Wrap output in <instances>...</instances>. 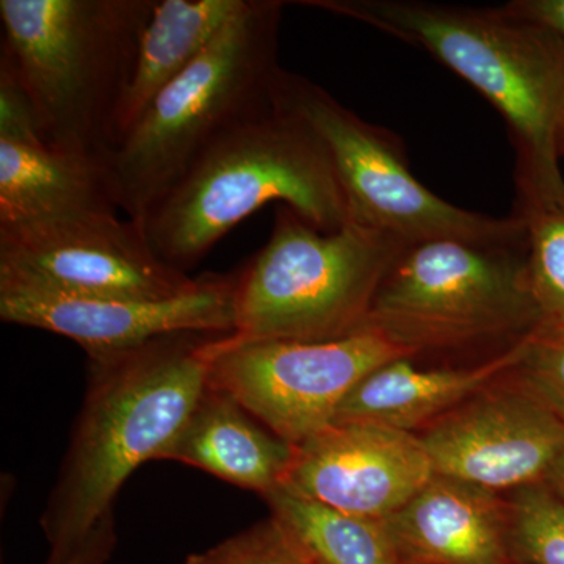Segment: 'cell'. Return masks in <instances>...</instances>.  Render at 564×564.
<instances>
[{"mask_svg":"<svg viewBox=\"0 0 564 564\" xmlns=\"http://www.w3.org/2000/svg\"><path fill=\"white\" fill-rule=\"evenodd\" d=\"M433 477L417 433L343 423L296 445L282 488L343 513L384 521Z\"/></svg>","mask_w":564,"mask_h":564,"instance_id":"cell-13","label":"cell"},{"mask_svg":"<svg viewBox=\"0 0 564 564\" xmlns=\"http://www.w3.org/2000/svg\"><path fill=\"white\" fill-rule=\"evenodd\" d=\"M245 3L247 0H154L115 117L111 148L131 131L158 95L209 47Z\"/></svg>","mask_w":564,"mask_h":564,"instance_id":"cell-18","label":"cell"},{"mask_svg":"<svg viewBox=\"0 0 564 564\" xmlns=\"http://www.w3.org/2000/svg\"><path fill=\"white\" fill-rule=\"evenodd\" d=\"M543 484L564 502V452L552 464L551 469H549L547 475L544 477Z\"/></svg>","mask_w":564,"mask_h":564,"instance_id":"cell-27","label":"cell"},{"mask_svg":"<svg viewBox=\"0 0 564 564\" xmlns=\"http://www.w3.org/2000/svg\"><path fill=\"white\" fill-rule=\"evenodd\" d=\"M236 273L203 274L184 295L159 302L96 300L0 276V318L68 337L88 358L174 333L232 334Z\"/></svg>","mask_w":564,"mask_h":564,"instance_id":"cell-12","label":"cell"},{"mask_svg":"<svg viewBox=\"0 0 564 564\" xmlns=\"http://www.w3.org/2000/svg\"><path fill=\"white\" fill-rule=\"evenodd\" d=\"M558 144H560V154H562V158H563V155H564V107H563L562 122H560Z\"/></svg>","mask_w":564,"mask_h":564,"instance_id":"cell-28","label":"cell"},{"mask_svg":"<svg viewBox=\"0 0 564 564\" xmlns=\"http://www.w3.org/2000/svg\"><path fill=\"white\" fill-rule=\"evenodd\" d=\"M0 276L80 299L128 302L174 299L199 282L162 261L143 226L117 212L0 226Z\"/></svg>","mask_w":564,"mask_h":564,"instance_id":"cell-10","label":"cell"},{"mask_svg":"<svg viewBox=\"0 0 564 564\" xmlns=\"http://www.w3.org/2000/svg\"><path fill=\"white\" fill-rule=\"evenodd\" d=\"M182 564H313L295 538L272 514Z\"/></svg>","mask_w":564,"mask_h":564,"instance_id":"cell-22","label":"cell"},{"mask_svg":"<svg viewBox=\"0 0 564 564\" xmlns=\"http://www.w3.org/2000/svg\"><path fill=\"white\" fill-rule=\"evenodd\" d=\"M285 3L247 0L131 131L102 155L111 198L143 223L212 143L274 106L282 69L278 33Z\"/></svg>","mask_w":564,"mask_h":564,"instance_id":"cell-4","label":"cell"},{"mask_svg":"<svg viewBox=\"0 0 564 564\" xmlns=\"http://www.w3.org/2000/svg\"><path fill=\"white\" fill-rule=\"evenodd\" d=\"M511 377L564 422V334L534 332Z\"/></svg>","mask_w":564,"mask_h":564,"instance_id":"cell-23","label":"cell"},{"mask_svg":"<svg viewBox=\"0 0 564 564\" xmlns=\"http://www.w3.org/2000/svg\"><path fill=\"white\" fill-rule=\"evenodd\" d=\"M293 456L295 445L267 429L229 393L207 384L161 459L198 467L265 499L284 485Z\"/></svg>","mask_w":564,"mask_h":564,"instance_id":"cell-16","label":"cell"},{"mask_svg":"<svg viewBox=\"0 0 564 564\" xmlns=\"http://www.w3.org/2000/svg\"><path fill=\"white\" fill-rule=\"evenodd\" d=\"M154 0H0V65L28 95L41 139L101 159L113 144Z\"/></svg>","mask_w":564,"mask_h":564,"instance_id":"cell-5","label":"cell"},{"mask_svg":"<svg viewBox=\"0 0 564 564\" xmlns=\"http://www.w3.org/2000/svg\"><path fill=\"white\" fill-rule=\"evenodd\" d=\"M513 558L524 564H564V502L544 484L508 494Z\"/></svg>","mask_w":564,"mask_h":564,"instance_id":"cell-21","label":"cell"},{"mask_svg":"<svg viewBox=\"0 0 564 564\" xmlns=\"http://www.w3.org/2000/svg\"><path fill=\"white\" fill-rule=\"evenodd\" d=\"M221 336L174 333L88 358L84 403L40 519L51 549L84 538L141 464L161 459L209 384Z\"/></svg>","mask_w":564,"mask_h":564,"instance_id":"cell-1","label":"cell"},{"mask_svg":"<svg viewBox=\"0 0 564 564\" xmlns=\"http://www.w3.org/2000/svg\"><path fill=\"white\" fill-rule=\"evenodd\" d=\"M386 529L404 564H508L510 503L489 491L434 474Z\"/></svg>","mask_w":564,"mask_h":564,"instance_id":"cell-14","label":"cell"},{"mask_svg":"<svg viewBox=\"0 0 564 564\" xmlns=\"http://www.w3.org/2000/svg\"><path fill=\"white\" fill-rule=\"evenodd\" d=\"M508 564H524V563H521V562H518V560H514V562H511V563H508Z\"/></svg>","mask_w":564,"mask_h":564,"instance_id":"cell-29","label":"cell"},{"mask_svg":"<svg viewBox=\"0 0 564 564\" xmlns=\"http://www.w3.org/2000/svg\"><path fill=\"white\" fill-rule=\"evenodd\" d=\"M406 247L356 221L321 231L280 204L269 242L236 272L229 339L321 343L362 332L381 282Z\"/></svg>","mask_w":564,"mask_h":564,"instance_id":"cell-6","label":"cell"},{"mask_svg":"<svg viewBox=\"0 0 564 564\" xmlns=\"http://www.w3.org/2000/svg\"><path fill=\"white\" fill-rule=\"evenodd\" d=\"M503 9L518 20L551 33L564 46V0H514Z\"/></svg>","mask_w":564,"mask_h":564,"instance_id":"cell-26","label":"cell"},{"mask_svg":"<svg viewBox=\"0 0 564 564\" xmlns=\"http://www.w3.org/2000/svg\"><path fill=\"white\" fill-rule=\"evenodd\" d=\"M270 203L292 207L325 232L351 221L325 144L276 102L212 143L141 226L159 258L187 273Z\"/></svg>","mask_w":564,"mask_h":564,"instance_id":"cell-3","label":"cell"},{"mask_svg":"<svg viewBox=\"0 0 564 564\" xmlns=\"http://www.w3.org/2000/svg\"><path fill=\"white\" fill-rule=\"evenodd\" d=\"M265 500L313 564H404L383 521L343 513L282 486Z\"/></svg>","mask_w":564,"mask_h":564,"instance_id":"cell-19","label":"cell"},{"mask_svg":"<svg viewBox=\"0 0 564 564\" xmlns=\"http://www.w3.org/2000/svg\"><path fill=\"white\" fill-rule=\"evenodd\" d=\"M518 217L527 228V273L540 314L536 332L564 334V203Z\"/></svg>","mask_w":564,"mask_h":564,"instance_id":"cell-20","label":"cell"},{"mask_svg":"<svg viewBox=\"0 0 564 564\" xmlns=\"http://www.w3.org/2000/svg\"><path fill=\"white\" fill-rule=\"evenodd\" d=\"M434 474L510 494L543 484L564 452V422L511 373L421 433Z\"/></svg>","mask_w":564,"mask_h":564,"instance_id":"cell-11","label":"cell"},{"mask_svg":"<svg viewBox=\"0 0 564 564\" xmlns=\"http://www.w3.org/2000/svg\"><path fill=\"white\" fill-rule=\"evenodd\" d=\"M538 326L527 239L410 245L381 282L367 322L414 356L500 339L519 343Z\"/></svg>","mask_w":564,"mask_h":564,"instance_id":"cell-7","label":"cell"},{"mask_svg":"<svg viewBox=\"0 0 564 564\" xmlns=\"http://www.w3.org/2000/svg\"><path fill=\"white\" fill-rule=\"evenodd\" d=\"M118 544L113 511L74 543L51 549L46 564H107Z\"/></svg>","mask_w":564,"mask_h":564,"instance_id":"cell-25","label":"cell"},{"mask_svg":"<svg viewBox=\"0 0 564 564\" xmlns=\"http://www.w3.org/2000/svg\"><path fill=\"white\" fill-rule=\"evenodd\" d=\"M102 159L36 139H0V226L117 212Z\"/></svg>","mask_w":564,"mask_h":564,"instance_id":"cell-17","label":"cell"},{"mask_svg":"<svg viewBox=\"0 0 564 564\" xmlns=\"http://www.w3.org/2000/svg\"><path fill=\"white\" fill-rule=\"evenodd\" d=\"M414 352L373 328L321 343L218 340L209 386L229 393L267 429L300 445L333 425L367 375Z\"/></svg>","mask_w":564,"mask_h":564,"instance_id":"cell-9","label":"cell"},{"mask_svg":"<svg viewBox=\"0 0 564 564\" xmlns=\"http://www.w3.org/2000/svg\"><path fill=\"white\" fill-rule=\"evenodd\" d=\"M274 102L302 118L325 144L351 221L406 245L437 239L518 243L527 239L518 215L496 218L454 206L429 191L408 165L395 135L347 109L314 82L282 69Z\"/></svg>","mask_w":564,"mask_h":564,"instance_id":"cell-8","label":"cell"},{"mask_svg":"<svg viewBox=\"0 0 564 564\" xmlns=\"http://www.w3.org/2000/svg\"><path fill=\"white\" fill-rule=\"evenodd\" d=\"M41 137L39 121L28 95L9 68L0 65V139Z\"/></svg>","mask_w":564,"mask_h":564,"instance_id":"cell-24","label":"cell"},{"mask_svg":"<svg viewBox=\"0 0 564 564\" xmlns=\"http://www.w3.org/2000/svg\"><path fill=\"white\" fill-rule=\"evenodd\" d=\"M362 22L422 47L458 74L502 115L518 155L516 214L564 203L560 122L564 46L503 7L466 9L415 0L300 2Z\"/></svg>","mask_w":564,"mask_h":564,"instance_id":"cell-2","label":"cell"},{"mask_svg":"<svg viewBox=\"0 0 564 564\" xmlns=\"http://www.w3.org/2000/svg\"><path fill=\"white\" fill-rule=\"evenodd\" d=\"M530 336L474 366L423 369L415 366L414 358L384 364L352 389L333 425L369 423L421 433L475 393L513 372L524 358Z\"/></svg>","mask_w":564,"mask_h":564,"instance_id":"cell-15","label":"cell"}]
</instances>
